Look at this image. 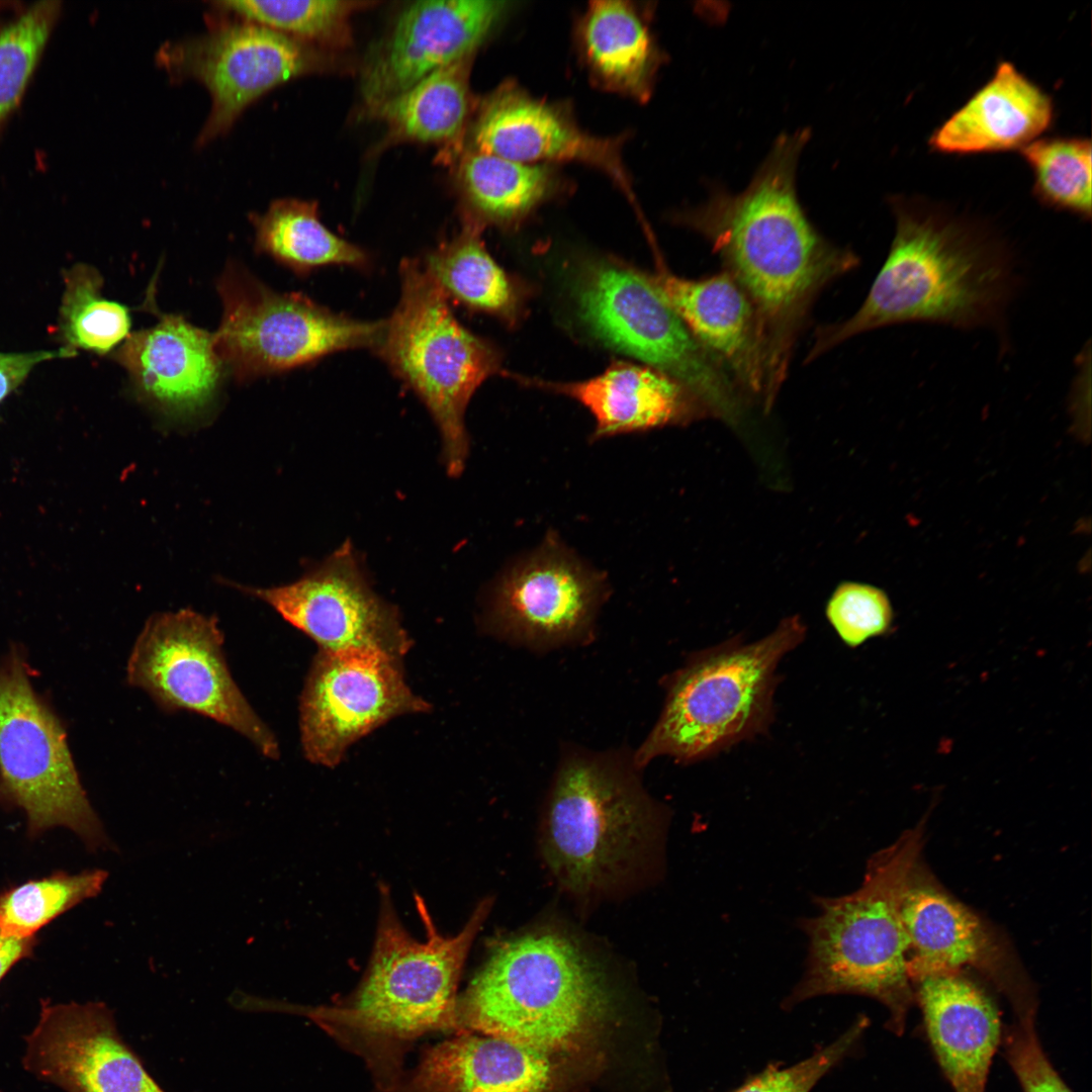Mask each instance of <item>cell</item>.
<instances>
[{
    "instance_id": "cell-30",
    "label": "cell",
    "mask_w": 1092,
    "mask_h": 1092,
    "mask_svg": "<svg viewBox=\"0 0 1092 1092\" xmlns=\"http://www.w3.org/2000/svg\"><path fill=\"white\" fill-rule=\"evenodd\" d=\"M256 249L297 275L331 265L366 270L371 256L332 233L320 219L316 204L298 199L272 202L263 214H251Z\"/></svg>"
},
{
    "instance_id": "cell-31",
    "label": "cell",
    "mask_w": 1092,
    "mask_h": 1092,
    "mask_svg": "<svg viewBox=\"0 0 1092 1092\" xmlns=\"http://www.w3.org/2000/svg\"><path fill=\"white\" fill-rule=\"evenodd\" d=\"M471 60L461 59L435 71L373 111L397 139L423 143L455 140L469 114Z\"/></svg>"
},
{
    "instance_id": "cell-12",
    "label": "cell",
    "mask_w": 1092,
    "mask_h": 1092,
    "mask_svg": "<svg viewBox=\"0 0 1092 1092\" xmlns=\"http://www.w3.org/2000/svg\"><path fill=\"white\" fill-rule=\"evenodd\" d=\"M222 646L214 617L191 609L155 614L130 651L126 680L164 712L184 710L212 719L277 759L278 741L234 680Z\"/></svg>"
},
{
    "instance_id": "cell-14",
    "label": "cell",
    "mask_w": 1092,
    "mask_h": 1092,
    "mask_svg": "<svg viewBox=\"0 0 1092 1092\" xmlns=\"http://www.w3.org/2000/svg\"><path fill=\"white\" fill-rule=\"evenodd\" d=\"M399 661L376 651L320 650L299 702L300 741L310 762L333 767L354 742L389 720L429 711L406 685Z\"/></svg>"
},
{
    "instance_id": "cell-19",
    "label": "cell",
    "mask_w": 1092,
    "mask_h": 1092,
    "mask_svg": "<svg viewBox=\"0 0 1092 1092\" xmlns=\"http://www.w3.org/2000/svg\"><path fill=\"white\" fill-rule=\"evenodd\" d=\"M24 1068L67 1092H165L117 1031L101 1002L40 1003Z\"/></svg>"
},
{
    "instance_id": "cell-38",
    "label": "cell",
    "mask_w": 1092,
    "mask_h": 1092,
    "mask_svg": "<svg viewBox=\"0 0 1092 1092\" xmlns=\"http://www.w3.org/2000/svg\"><path fill=\"white\" fill-rule=\"evenodd\" d=\"M825 612L838 637L851 648L886 634L893 623L887 595L876 586L858 582L840 583Z\"/></svg>"
},
{
    "instance_id": "cell-18",
    "label": "cell",
    "mask_w": 1092,
    "mask_h": 1092,
    "mask_svg": "<svg viewBox=\"0 0 1092 1092\" xmlns=\"http://www.w3.org/2000/svg\"><path fill=\"white\" fill-rule=\"evenodd\" d=\"M627 138L590 133L566 105L535 97L515 81L504 82L484 101L473 128L475 150L527 164L572 162L601 171L644 222L624 160Z\"/></svg>"
},
{
    "instance_id": "cell-26",
    "label": "cell",
    "mask_w": 1092,
    "mask_h": 1092,
    "mask_svg": "<svg viewBox=\"0 0 1092 1092\" xmlns=\"http://www.w3.org/2000/svg\"><path fill=\"white\" fill-rule=\"evenodd\" d=\"M1053 98L1010 62L952 113L929 139L941 154L1021 150L1051 127Z\"/></svg>"
},
{
    "instance_id": "cell-23",
    "label": "cell",
    "mask_w": 1092,
    "mask_h": 1092,
    "mask_svg": "<svg viewBox=\"0 0 1092 1092\" xmlns=\"http://www.w3.org/2000/svg\"><path fill=\"white\" fill-rule=\"evenodd\" d=\"M925 1030L954 1092H985L1002 1024L992 997L966 972L912 978Z\"/></svg>"
},
{
    "instance_id": "cell-37",
    "label": "cell",
    "mask_w": 1092,
    "mask_h": 1092,
    "mask_svg": "<svg viewBox=\"0 0 1092 1092\" xmlns=\"http://www.w3.org/2000/svg\"><path fill=\"white\" fill-rule=\"evenodd\" d=\"M866 1017L856 1019L828 1045L789 1067L767 1065L732 1092H810L814 1086L854 1050L868 1028Z\"/></svg>"
},
{
    "instance_id": "cell-35",
    "label": "cell",
    "mask_w": 1092,
    "mask_h": 1092,
    "mask_svg": "<svg viewBox=\"0 0 1092 1092\" xmlns=\"http://www.w3.org/2000/svg\"><path fill=\"white\" fill-rule=\"evenodd\" d=\"M107 876L100 869L57 872L8 888L0 893V929L16 937H33L61 914L97 896Z\"/></svg>"
},
{
    "instance_id": "cell-4",
    "label": "cell",
    "mask_w": 1092,
    "mask_h": 1092,
    "mask_svg": "<svg viewBox=\"0 0 1092 1092\" xmlns=\"http://www.w3.org/2000/svg\"><path fill=\"white\" fill-rule=\"evenodd\" d=\"M666 819L641 784L633 755L567 746L542 814L543 858L572 895H607L653 868Z\"/></svg>"
},
{
    "instance_id": "cell-1",
    "label": "cell",
    "mask_w": 1092,
    "mask_h": 1092,
    "mask_svg": "<svg viewBox=\"0 0 1092 1092\" xmlns=\"http://www.w3.org/2000/svg\"><path fill=\"white\" fill-rule=\"evenodd\" d=\"M808 139V130L783 134L742 192L716 187L704 203L673 216L710 243L754 308L765 411L787 377L813 302L858 261L852 251L825 239L798 200L796 170Z\"/></svg>"
},
{
    "instance_id": "cell-28",
    "label": "cell",
    "mask_w": 1092,
    "mask_h": 1092,
    "mask_svg": "<svg viewBox=\"0 0 1092 1092\" xmlns=\"http://www.w3.org/2000/svg\"><path fill=\"white\" fill-rule=\"evenodd\" d=\"M459 178L466 222L517 229L543 204L562 194L565 179L553 165L527 164L478 150L462 159Z\"/></svg>"
},
{
    "instance_id": "cell-10",
    "label": "cell",
    "mask_w": 1092,
    "mask_h": 1092,
    "mask_svg": "<svg viewBox=\"0 0 1092 1092\" xmlns=\"http://www.w3.org/2000/svg\"><path fill=\"white\" fill-rule=\"evenodd\" d=\"M30 671L16 647L0 664V805L22 810L32 837L62 826L90 851L116 850L82 787L64 724Z\"/></svg>"
},
{
    "instance_id": "cell-15",
    "label": "cell",
    "mask_w": 1092,
    "mask_h": 1092,
    "mask_svg": "<svg viewBox=\"0 0 1092 1092\" xmlns=\"http://www.w3.org/2000/svg\"><path fill=\"white\" fill-rule=\"evenodd\" d=\"M232 585L265 602L322 651H376L400 660L412 646L396 609L372 590L349 542L291 583Z\"/></svg>"
},
{
    "instance_id": "cell-2",
    "label": "cell",
    "mask_w": 1092,
    "mask_h": 1092,
    "mask_svg": "<svg viewBox=\"0 0 1092 1092\" xmlns=\"http://www.w3.org/2000/svg\"><path fill=\"white\" fill-rule=\"evenodd\" d=\"M889 254L858 310L819 327L806 361L871 330L908 322L998 327L1015 288L1007 245L986 226L922 202L892 201Z\"/></svg>"
},
{
    "instance_id": "cell-32",
    "label": "cell",
    "mask_w": 1092,
    "mask_h": 1092,
    "mask_svg": "<svg viewBox=\"0 0 1092 1092\" xmlns=\"http://www.w3.org/2000/svg\"><path fill=\"white\" fill-rule=\"evenodd\" d=\"M59 335L64 348L106 355L130 334L129 308L103 298L98 270L79 263L64 272Z\"/></svg>"
},
{
    "instance_id": "cell-24",
    "label": "cell",
    "mask_w": 1092,
    "mask_h": 1092,
    "mask_svg": "<svg viewBox=\"0 0 1092 1092\" xmlns=\"http://www.w3.org/2000/svg\"><path fill=\"white\" fill-rule=\"evenodd\" d=\"M559 1055L459 1032L430 1048L411 1076L380 1092H552L560 1077Z\"/></svg>"
},
{
    "instance_id": "cell-5",
    "label": "cell",
    "mask_w": 1092,
    "mask_h": 1092,
    "mask_svg": "<svg viewBox=\"0 0 1092 1092\" xmlns=\"http://www.w3.org/2000/svg\"><path fill=\"white\" fill-rule=\"evenodd\" d=\"M924 827L921 821L875 853L853 892L814 899L818 913L800 921L808 938L805 971L785 1008L823 995H862L882 1003L887 1027L903 1033L915 999L901 898L921 857Z\"/></svg>"
},
{
    "instance_id": "cell-21",
    "label": "cell",
    "mask_w": 1092,
    "mask_h": 1092,
    "mask_svg": "<svg viewBox=\"0 0 1092 1092\" xmlns=\"http://www.w3.org/2000/svg\"><path fill=\"white\" fill-rule=\"evenodd\" d=\"M652 276L671 308L743 396L762 404L765 367L758 323L751 302L731 275L722 269L699 279L685 278L659 261Z\"/></svg>"
},
{
    "instance_id": "cell-34",
    "label": "cell",
    "mask_w": 1092,
    "mask_h": 1092,
    "mask_svg": "<svg viewBox=\"0 0 1092 1092\" xmlns=\"http://www.w3.org/2000/svg\"><path fill=\"white\" fill-rule=\"evenodd\" d=\"M1033 175L1032 193L1043 205L1091 217V141L1038 138L1020 150Z\"/></svg>"
},
{
    "instance_id": "cell-11",
    "label": "cell",
    "mask_w": 1092,
    "mask_h": 1092,
    "mask_svg": "<svg viewBox=\"0 0 1092 1092\" xmlns=\"http://www.w3.org/2000/svg\"><path fill=\"white\" fill-rule=\"evenodd\" d=\"M223 313L213 333L223 367L238 380L284 372L328 355L374 351L385 320L338 313L297 292H278L236 263L217 281Z\"/></svg>"
},
{
    "instance_id": "cell-42",
    "label": "cell",
    "mask_w": 1092,
    "mask_h": 1092,
    "mask_svg": "<svg viewBox=\"0 0 1092 1092\" xmlns=\"http://www.w3.org/2000/svg\"><path fill=\"white\" fill-rule=\"evenodd\" d=\"M21 6L20 2L15 1H0V13L3 12H15Z\"/></svg>"
},
{
    "instance_id": "cell-9",
    "label": "cell",
    "mask_w": 1092,
    "mask_h": 1092,
    "mask_svg": "<svg viewBox=\"0 0 1092 1092\" xmlns=\"http://www.w3.org/2000/svg\"><path fill=\"white\" fill-rule=\"evenodd\" d=\"M568 283L575 312L597 340L677 381L710 416H739L743 394L671 308L652 274L614 258L588 257L575 263Z\"/></svg>"
},
{
    "instance_id": "cell-16",
    "label": "cell",
    "mask_w": 1092,
    "mask_h": 1092,
    "mask_svg": "<svg viewBox=\"0 0 1092 1092\" xmlns=\"http://www.w3.org/2000/svg\"><path fill=\"white\" fill-rule=\"evenodd\" d=\"M912 978L943 971H976L1011 1009L1037 1006L1034 986L1011 946L995 928L948 893L920 857L901 898Z\"/></svg>"
},
{
    "instance_id": "cell-25",
    "label": "cell",
    "mask_w": 1092,
    "mask_h": 1092,
    "mask_svg": "<svg viewBox=\"0 0 1092 1092\" xmlns=\"http://www.w3.org/2000/svg\"><path fill=\"white\" fill-rule=\"evenodd\" d=\"M525 385L569 396L595 419L593 439L687 424L710 416L681 384L650 366L614 361L592 378L554 382L511 375Z\"/></svg>"
},
{
    "instance_id": "cell-17",
    "label": "cell",
    "mask_w": 1092,
    "mask_h": 1092,
    "mask_svg": "<svg viewBox=\"0 0 1092 1092\" xmlns=\"http://www.w3.org/2000/svg\"><path fill=\"white\" fill-rule=\"evenodd\" d=\"M605 593L598 573L549 539L499 578L486 622L493 634L532 650L572 645L590 638Z\"/></svg>"
},
{
    "instance_id": "cell-33",
    "label": "cell",
    "mask_w": 1092,
    "mask_h": 1092,
    "mask_svg": "<svg viewBox=\"0 0 1092 1092\" xmlns=\"http://www.w3.org/2000/svg\"><path fill=\"white\" fill-rule=\"evenodd\" d=\"M63 3L23 6L0 29V142L20 107L61 19Z\"/></svg>"
},
{
    "instance_id": "cell-3",
    "label": "cell",
    "mask_w": 1092,
    "mask_h": 1092,
    "mask_svg": "<svg viewBox=\"0 0 1092 1092\" xmlns=\"http://www.w3.org/2000/svg\"><path fill=\"white\" fill-rule=\"evenodd\" d=\"M601 962L551 926L503 939L458 998L456 1027L554 1054L579 1052L616 1008Z\"/></svg>"
},
{
    "instance_id": "cell-6",
    "label": "cell",
    "mask_w": 1092,
    "mask_h": 1092,
    "mask_svg": "<svg viewBox=\"0 0 1092 1092\" xmlns=\"http://www.w3.org/2000/svg\"><path fill=\"white\" fill-rule=\"evenodd\" d=\"M799 616L753 642L733 637L690 655L665 680L661 714L633 754L641 769L658 756L693 763L766 733L775 718L781 660L806 637Z\"/></svg>"
},
{
    "instance_id": "cell-8",
    "label": "cell",
    "mask_w": 1092,
    "mask_h": 1092,
    "mask_svg": "<svg viewBox=\"0 0 1092 1092\" xmlns=\"http://www.w3.org/2000/svg\"><path fill=\"white\" fill-rule=\"evenodd\" d=\"M399 275L400 297L374 352L428 408L441 434L446 470L455 477L469 449L466 407L481 383L499 372L500 352L459 323L422 262L403 259Z\"/></svg>"
},
{
    "instance_id": "cell-27",
    "label": "cell",
    "mask_w": 1092,
    "mask_h": 1092,
    "mask_svg": "<svg viewBox=\"0 0 1092 1092\" xmlns=\"http://www.w3.org/2000/svg\"><path fill=\"white\" fill-rule=\"evenodd\" d=\"M575 47L599 88L646 102L664 55L646 8L629 1H592L578 17Z\"/></svg>"
},
{
    "instance_id": "cell-40",
    "label": "cell",
    "mask_w": 1092,
    "mask_h": 1092,
    "mask_svg": "<svg viewBox=\"0 0 1092 1092\" xmlns=\"http://www.w3.org/2000/svg\"><path fill=\"white\" fill-rule=\"evenodd\" d=\"M76 355L77 353L64 347L59 350L0 352V403L18 388L40 363Z\"/></svg>"
},
{
    "instance_id": "cell-39",
    "label": "cell",
    "mask_w": 1092,
    "mask_h": 1092,
    "mask_svg": "<svg viewBox=\"0 0 1092 1092\" xmlns=\"http://www.w3.org/2000/svg\"><path fill=\"white\" fill-rule=\"evenodd\" d=\"M1002 1028L1004 1056L1023 1092H1073L1048 1058L1036 1029V1009L1012 1011Z\"/></svg>"
},
{
    "instance_id": "cell-41",
    "label": "cell",
    "mask_w": 1092,
    "mask_h": 1092,
    "mask_svg": "<svg viewBox=\"0 0 1092 1092\" xmlns=\"http://www.w3.org/2000/svg\"><path fill=\"white\" fill-rule=\"evenodd\" d=\"M36 943L35 936L16 937L0 929V981L15 964L31 957Z\"/></svg>"
},
{
    "instance_id": "cell-22",
    "label": "cell",
    "mask_w": 1092,
    "mask_h": 1092,
    "mask_svg": "<svg viewBox=\"0 0 1092 1092\" xmlns=\"http://www.w3.org/2000/svg\"><path fill=\"white\" fill-rule=\"evenodd\" d=\"M157 313L158 324L130 333L113 358L146 400L171 416H192L210 402L224 368L213 333Z\"/></svg>"
},
{
    "instance_id": "cell-13",
    "label": "cell",
    "mask_w": 1092,
    "mask_h": 1092,
    "mask_svg": "<svg viewBox=\"0 0 1092 1092\" xmlns=\"http://www.w3.org/2000/svg\"><path fill=\"white\" fill-rule=\"evenodd\" d=\"M156 61L173 81L193 79L209 92L211 108L197 136L199 147L226 133L259 97L311 66L302 41L238 17L215 21L204 34L164 43Z\"/></svg>"
},
{
    "instance_id": "cell-29",
    "label": "cell",
    "mask_w": 1092,
    "mask_h": 1092,
    "mask_svg": "<svg viewBox=\"0 0 1092 1092\" xmlns=\"http://www.w3.org/2000/svg\"><path fill=\"white\" fill-rule=\"evenodd\" d=\"M481 232L465 222L457 236L428 251L422 264L448 299L514 326L524 313L529 289L493 259Z\"/></svg>"
},
{
    "instance_id": "cell-20",
    "label": "cell",
    "mask_w": 1092,
    "mask_h": 1092,
    "mask_svg": "<svg viewBox=\"0 0 1092 1092\" xmlns=\"http://www.w3.org/2000/svg\"><path fill=\"white\" fill-rule=\"evenodd\" d=\"M495 0H426L406 7L364 73L372 110L421 79L473 57L509 11Z\"/></svg>"
},
{
    "instance_id": "cell-36",
    "label": "cell",
    "mask_w": 1092,
    "mask_h": 1092,
    "mask_svg": "<svg viewBox=\"0 0 1092 1092\" xmlns=\"http://www.w3.org/2000/svg\"><path fill=\"white\" fill-rule=\"evenodd\" d=\"M214 9L299 41L332 42L347 35L349 18L364 5L345 0H232Z\"/></svg>"
},
{
    "instance_id": "cell-7",
    "label": "cell",
    "mask_w": 1092,
    "mask_h": 1092,
    "mask_svg": "<svg viewBox=\"0 0 1092 1092\" xmlns=\"http://www.w3.org/2000/svg\"><path fill=\"white\" fill-rule=\"evenodd\" d=\"M416 900L426 928L425 940L407 932L389 892L381 888L368 968L349 1000L333 1009L337 1018L333 1020L356 1031L358 1040L372 1042L373 1048L392 1055L425 1033L456 1027L459 979L492 905L490 899H484L457 934L445 936L434 925L423 899Z\"/></svg>"
}]
</instances>
